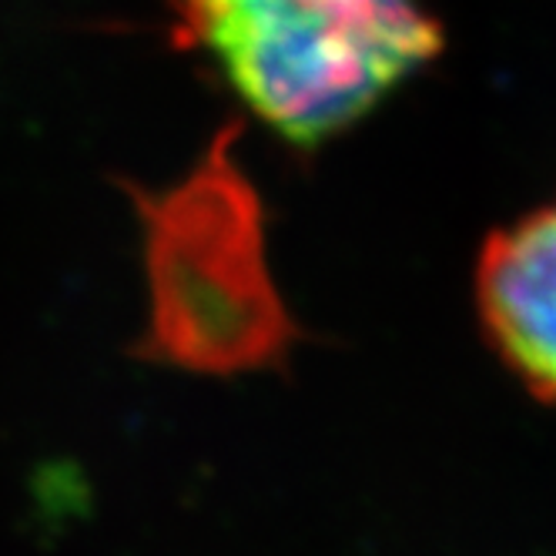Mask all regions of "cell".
I'll return each mask as SVG.
<instances>
[{
  "instance_id": "obj_3",
  "label": "cell",
  "mask_w": 556,
  "mask_h": 556,
  "mask_svg": "<svg viewBox=\"0 0 556 556\" xmlns=\"http://www.w3.org/2000/svg\"><path fill=\"white\" fill-rule=\"evenodd\" d=\"M476 302L503 363L556 406V205L490 238L476 265Z\"/></svg>"
},
{
  "instance_id": "obj_1",
  "label": "cell",
  "mask_w": 556,
  "mask_h": 556,
  "mask_svg": "<svg viewBox=\"0 0 556 556\" xmlns=\"http://www.w3.org/2000/svg\"><path fill=\"white\" fill-rule=\"evenodd\" d=\"M242 101L292 141H323L443 48L416 0H172Z\"/></svg>"
},
{
  "instance_id": "obj_2",
  "label": "cell",
  "mask_w": 556,
  "mask_h": 556,
  "mask_svg": "<svg viewBox=\"0 0 556 556\" xmlns=\"http://www.w3.org/2000/svg\"><path fill=\"white\" fill-rule=\"evenodd\" d=\"M222 131L205 162L168 194H135L151 323L144 352L191 372H249L289 349L292 319L265 265L258 194Z\"/></svg>"
}]
</instances>
